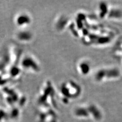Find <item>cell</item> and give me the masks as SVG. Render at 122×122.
Instances as JSON below:
<instances>
[{"label":"cell","mask_w":122,"mask_h":122,"mask_svg":"<svg viewBox=\"0 0 122 122\" xmlns=\"http://www.w3.org/2000/svg\"><path fill=\"white\" fill-rule=\"evenodd\" d=\"M77 83H76L73 81H67L65 82L61 87V93H62L65 96H78V95L81 93L80 87L74 89L75 87L78 86Z\"/></svg>","instance_id":"cell-1"},{"label":"cell","mask_w":122,"mask_h":122,"mask_svg":"<svg viewBox=\"0 0 122 122\" xmlns=\"http://www.w3.org/2000/svg\"><path fill=\"white\" fill-rule=\"evenodd\" d=\"M77 69L80 74L85 75L88 74L91 70L90 63L87 61H81L78 64Z\"/></svg>","instance_id":"cell-2"}]
</instances>
